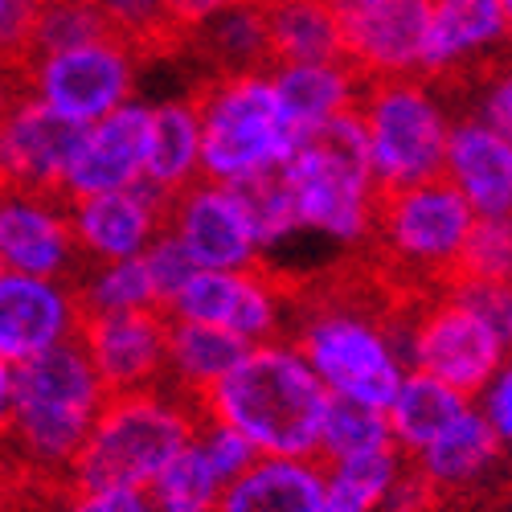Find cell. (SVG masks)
I'll return each instance as SVG.
<instances>
[{"mask_svg": "<svg viewBox=\"0 0 512 512\" xmlns=\"http://www.w3.org/2000/svg\"><path fill=\"white\" fill-rule=\"evenodd\" d=\"M279 173L291 189L300 230L324 234L336 246L369 242L381 189L373 181L365 136L353 111L304 132Z\"/></svg>", "mask_w": 512, "mask_h": 512, "instance_id": "8992f818", "label": "cell"}, {"mask_svg": "<svg viewBox=\"0 0 512 512\" xmlns=\"http://www.w3.org/2000/svg\"><path fill=\"white\" fill-rule=\"evenodd\" d=\"M234 5H242V0H168V17H173V25L189 37L193 29H201L205 21H213Z\"/></svg>", "mask_w": 512, "mask_h": 512, "instance_id": "7bdbcfd3", "label": "cell"}, {"mask_svg": "<svg viewBox=\"0 0 512 512\" xmlns=\"http://www.w3.org/2000/svg\"><path fill=\"white\" fill-rule=\"evenodd\" d=\"M82 316H103V312H140V308H160L156 287L148 279L144 259H119V263H91L78 271L74 283Z\"/></svg>", "mask_w": 512, "mask_h": 512, "instance_id": "f546056e", "label": "cell"}, {"mask_svg": "<svg viewBox=\"0 0 512 512\" xmlns=\"http://www.w3.org/2000/svg\"><path fill=\"white\" fill-rule=\"evenodd\" d=\"M402 451H377L345 463H320L324 467V488H320V508L316 512H377L386 500L390 484L402 472Z\"/></svg>", "mask_w": 512, "mask_h": 512, "instance_id": "f1b7e54d", "label": "cell"}, {"mask_svg": "<svg viewBox=\"0 0 512 512\" xmlns=\"http://www.w3.org/2000/svg\"><path fill=\"white\" fill-rule=\"evenodd\" d=\"M103 402V381L78 336H70L62 345L13 365V418L0 447L25 472L41 480H66Z\"/></svg>", "mask_w": 512, "mask_h": 512, "instance_id": "7a4b0ae2", "label": "cell"}, {"mask_svg": "<svg viewBox=\"0 0 512 512\" xmlns=\"http://www.w3.org/2000/svg\"><path fill=\"white\" fill-rule=\"evenodd\" d=\"M54 512H152L144 492H82L70 488V496Z\"/></svg>", "mask_w": 512, "mask_h": 512, "instance_id": "b9f144b4", "label": "cell"}, {"mask_svg": "<svg viewBox=\"0 0 512 512\" xmlns=\"http://www.w3.org/2000/svg\"><path fill=\"white\" fill-rule=\"evenodd\" d=\"M332 394L291 340H259L213 381L197 414L238 431L263 459H316Z\"/></svg>", "mask_w": 512, "mask_h": 512, "instance_id": "6da1fadb", "label": "cell"}, {"mask_svg": "<svg viewBox=\"0 0 512 512\" xmlns=\"http://www.w3.org/2000/svg\"><path fill=\"white\" fill-rule=\"evenodd\" d=\"M504 443L492 426L467 406L447 431H439L422 451H414L406 463L414 472L435 484V492H455V488H472L480 484L492 467L500 463Z\"/></svg>", "mask_w": 512, "mask_h": 512, "instance_id": "7402d4cb", "label": "cell"}, {"mask_svg": "<svg viewBox=\"0 0 512 512\" xmlns=\"http://www.w3.org/2000/svg\"><path fill=\"white\" fill-rule=\"evenodd\" d=\"M197 447H201V455L209 459V467L218 472V480L222 484H230V480H238L246 467L259 459L254 455V447L238 435V431H230V426H222V422H209V418H201L197 422Z\"/></svg>", "mask_w": 512, "mask_h": 512, "instance_id": "8d00e7d4", "label": "cell"}, {"mask_svg": "<svg viewBox=\"0 0 512 512\" xmlns=\"http://www.w3.org/2000/svg\"><path fill=\"white\" fill-rule=\"evenodd\" d=\"M9 418H13V365L0 361V443L9 435Z\"/></svg>", "mask_w": 512, "mask_h": 512, "instance_id": "ee69618b", "label": "cell"}, {"mask_svg": "<svg viewBox=\"0 0 512 512\" xmlns=\"http://www.w3.org/2000/svg\"><path fill=\"white\" fill-rule=\"evenodd\" d=\"M467 406H472V398L443 386L439 377L406 369L394 398H390V406H386V426H390V439L402 451V459H410L439 431H447Z\"/></svg>", "mask_w": 512, "mask_h": 512, "instance_id": "484cf974", "label": "cell"}, {"mask_svg": "<svg viewBox=\"0 0 512 512\" xmlns=\"http://www.w3.org/2000/svg\"><path fill=\"white\" fill-rule=\"evenodd\" d=\"M164 308L103 312L78 320V345L87 349L107 394H136L164 386Z\"/></svg>", "mask_w": 512, "mask_h": 512, "instance_id": "9a60e30c", "label": "cell"}, {"mask_svg": "<svg viewBox=\"0 0 512 512\" xmlns=\"http://www.w3.org/2000/svg\"><path fill=\"white\" fill-rule=\"evenodd\" d=\"M144 259V267H148V279H152V287H156V300H160V308L173 300V295L181 291V283L197 271L193 267V259L185 254V246L168 234V230H160L152 242H148V250L140 254Z\"/></svg>", "mask_w": 512, "mask_h": 512, "instance_id": "74e56055", "label": "cell"}, {"mask_svg": "<svg viewBox=\"0 0 512 512\" xmlns=\"http://www.w3.org/2000/svg\"><path fill=\"white\" fill-rule=\"evenodd\" d=\"M87 5H103V0H87Z\"/></svg>", "mask_w": 512, "mask_h": 512, "instance_id": "f6af8a7d", "label": "cell"}, {"mask_svg": "<svg viewBox=\"0 0 512 512\" xmlns=\"http://www.w3.org/2000/svg\"><path fill=\"white\" fill-rule=\"evenodd\" d=\"M377 189H402L439 177L451 111L422 74L365 78L353 103Z\"/></svg>", "mask_w": 512, "mask_h": 512, "instance_id": "ba28073f", "label": "cell"}, {"mask_svg": "<svg viewBox=\"0 0 512 512\" xmlns=\"http://www.w3.org/2000/svg\"><path fill=\"white\" fill-rule=\"evenodd\" d=\"M242 349H246L242 340L222 332V328L189 324V320H168V336H164V386L197 406L213 381H218L242 357Z\"/></svg>", "mask_w": 512, "mask_h": 512, "instance_id": "cb8c5ba5", "label": "cell"}, {"mask_svg": "<svg viewBox=\"0 0 512 512\" xmlns=\"http://www.w3.org/2000/svg\"><path fill=\"white\" fill-rule=\"evenodd\" d=\"M140 58L119 37L87 41L54 54H33L21 70V87L70 123H95L123 107L136 91Z\"/></svg>", "mask_w": 512, "mask_h": 512, "instance_id": "30bf717a", "label": "cell"}, {"mask_svg": "<svg viewBox=\"0 0 512 512\" xmlns=\"http://www.w3.org/2000/svg\"><path fill=\"white\" fill-rule=\"evenodd\" d=\"M324 488L320 459H254L230 480L213 512H316Z\"/></svg>", "mask_w": 512, "mask_h": 512, "instance_id": "603a6c76", "label": "cell"}, {"mask_svg": "<svg viewBox=\"0 0 512 512\" xmlns=\"http://www.w3.org/2000/svg\"><path fill=\"white\" fill-rule=\"evenodd\" d=\"M439 177L472 205L476 218H508L512 209V136L459 115L447 127Z\"/></svg>", "mask_w": 512, "mask_h": 512, "instance_id": "ffe728a7", "label": "cell"}, {"mask_svg": "<svg viewBox=\"0 0 512 512\" xmlns=\"http://www.w3.org/2000/svg\"><path fill=\"white\" fill-rule=\"evenodd\" d=\"M78 295L70 279H41L0 267V361L21 365L78 336Z\"/></svg>", "mask_w": 512, "mask_h": 512, "instance_id": "ac0fdd59", "label": "cell"}, {"mask_svg": "<svg viewBox=\"0 0 512 512\" xmlns=\"http://www.w3.org/2000/svg\"><path fill=\"white\" fill-rule=\"evenodd\" d=\"M201 132V177L218 185H242L287 164L300 132L283 115L271 74H213L193 95Z\"/></svg>", "mask_w": 512, "mask_h": 512, "instance_id": "52a82bcc", "label": "cell"}, {"mask_svg": "<svg viewBox=\"0 0 512 512\" xmlns=\"http://www.w3.org/2000/svg\"><path fill=\"white\" fill-rule=\"evenodd\" d=\"M476 226V213L443 177L381 189L373 209L369 263L386 287L406 295L439 291L455 279L463 242Z\"/></svg>", "mask_w": 512, "mask_h": 512, "instance_id": "5b68a950", "label": "cell"}, {"mask_svg": "<svg viewBox=\"0 0 512 512\" xmlns=\"http://www.w3.org/2000/svg\"><path fill=\"white\" fill-rule=\"evenodd\" d=\"M222 480L201 455L197 439L185 443V451L156 476V484L144 492L152 512H213L222 496Z\"/></svg>", "mask_w": 512, "mask_h": 512, "instance_id": "1f68e13d", "label": "cell"}, {"mask_svg": "<svg viewBox=\"0 0 512 512\" xmlns=\"http://www.w3.org/2000/svg\"><path fill=\"white\" fill-rule=\"evenodd\" d=\"M0 267L41 279H74L82 271L58 193L0 185Z\"/></svg>", "mask_w": 512, "mask_h": 512, "instance_id": "5bb4252c", "label": "cell"}, {"mask_svg": "<svg viewBox=\"0 0 512 512\" xmlns=\"http://www.w3.org/2000/svg\"><path fill=\"white\" fill-rule=\"evenodd\" d=\"M435 484H426L410 463H402V472H398V480L390 484V492H386V500H381V508L377 512H431V504H435Z\"/></svg>", "mask_w": 512, "mask_h": 512, "instance_id": "60d3db41", "label": "cell"}, {"mask_svg": "<svg viewBox=\"0 0 512 512\" xmlns=\"http://www.w3.org/2000/svg\"><path fill=\"white\" fill-rule=\"evenodd\" d=\"M336 33L340 58L361 78L418 74L431 0H324Z\"/></svg>", "mask_w": 512, "mask_h": 512, "instance_id": "4fadbf2b", "label": "cell"}, {"mask_svg": "<svg viewBox=\"0 0 512 512\" xmlns=\"http://www.w3.org/2000/svg\"><path fill=\"white\" fill-rule=\"evenodd\" d=\"M480 87H476V103H472V119L496 127V132L512 136V82H508V66L504 62H488L476 70Z\"/></svg>", "mask_w": 512, "mask_h": 512, "instance_id": "f35d334b", "label": "cell"}, {"mask_svg": "<svg viewBox=\"0 0 512 512\" xmlns=\"http://www.w3.org/2000/svg\"><path fill=\"white\" fill-rule=\"evenodd\" d=\"M512 0H431L426 37L418 54V74L443 82H463L472 70L488 66V54L508 41Z\"/></svg>", "mask_w": 512, "mask_h": 512, "instance_id": "e0dca14e", "label": "cell"}, {"mask_svg": "<svg viewBox=\"0 0 512 512\" xmlns=\"http://www.w3.org/2000/svg\"><path fill=\"white\" fill-rule=\"evenodd\" d=\"M164 201L168 197H160L144 181L132 189L66 201L70 234L82 263H119L144 254L148 242L164 230Z\"/></svg>", "mask_w": 512, "mask_h": 512, "instance_id": "d6986e66", "label": "cell"}, {"mask_svg": "<svg viewBox=\"0 0 512 512\" xmlns=\"http://www.w3.org/2000/svg\"><path fill=\"white\" fill-rule=\"evenodd\" d=\"M271 87L275 99L283 107V115L291 119L295 132H312V127L353 111L357 95H361V74L345 62H295V66H271Z\"/></svg>", "mask_w": 512, "mask_h": 512, "instance_id": "44dd1931", "label": "cell"}, {"mask_svg": "<svg viewBox=\"0 0 512 512\" xmlns=\"http://www.w3.org/2000/svg\"><path fill=\"white\" fill-rule=\"evenodd\" d=\"M295 349L304 353L332 398L386 410L406 373L402 308L369 304L361 295H324L300 312Z\"/></svg>", "mask_w": 512, "mask_h": 512, "instance_id": "277c9868", "label": "cell"}, {"mask_svg": "<svg viewBox=\"0 0 512 512\" xmlns=\"http://www.w3.org/2000/svg\"><path fill=\"white\" fill-rule=\"evenodd\" d=\"M46 0H0V74H17L33 58V29Z\"/></svg>", "mask_w": 512, "mask_h": 512, "instance_id": "d590c367", "label": "cell"}, {"mask_svg": "<svg viewBox=\"0 0 512 512\" xmlns=\"http://www.w3.org/2000/svg\"><path fill=\"white\" fill-rule=\"evenodd\" d=\"M508 275H512V226H508V218H476L472 234L463 242L455 279L508 283Z\"/></svg>", "mask_w": 512, "mask_h": 512, "instance_id": "e575fe53", "label": "cell"}, {"mask_svg": "<svg viewBox=\"0 0 512 512\" xmlns=\"http://www.w3.org/2000/svg\"><path fill=\"white\" fill-rule=\"evenodd\" d=\"M512 336L492 328L451 287L410 295L402 308V357L406 369L431 373L443 386L472 398L484 381L508 365Z\"/></svg>", "mask_w": 512, "mask_h": 512, "instance_id": "9c48e42d", "label": "cell"}, {"mask_svg": "<svg viewBox=\"0 0 512 512\" xmlns=\"http://www.w3.org/2000/svg\"><path fill=\"white\" fill-rule=\"evenodd\" d=\"M103 37H115V29L99 5H87V0H46L33 29V54L87 46V41H103Z\"/></svg>", "mask_w": 512, "mask_h": 512, "instance_id": "836d02e7", "label": "cell"}, {"mask_svg": "<svg viewBox=\"0 0 512 512\" xmlns=\"http://www.w3.org/2000/svg\"><path fill=\"white\" fill-rule=\"evenodd\" d=\"M164 230L173 234L197 271H250L259 267V238L230 185L197 177L164 201Z\"/></svg>", "mask_w": 512, "mask_h": 512, "instance_id": "7c38bea8", "label": "cell"}, {"mask_svg": "<svg viewBox=\"0 0 512 512\" xmlns=\"http://www.w3.org/2000/svg\"><path fill=\"white\" fill-rule=\"evenodd\" d=\"M148 115H152V107L127 99L111 115L82 127V140L58 181V197L78 201V197L140 185L144 152H148Z\"/></svg>", "mask_w": 512, "mask_h": 512, "instance_id": "2e32d148", "label": "cell"}, {"mask_svg": "<svg viewBox=\"0 0 512 512\" xmlns=\"http://www.w3.org/2000/svg\"><path fill=\"white\" fill-rule=\"evenodd\" d=\"M246 209L250 218V230L259 238L263 250L271 246H283L287 238L300 234V218H295V201H291V189L283 181V173H263L254 181H242V185H230Z\"/></svg>", "mask_w": 512, "mask_h": 512, "instance_id": "d6a6232c", "label": "cell"}, {"mask_svg": "<svg viewBox=\"0 0 512 512\" xmlns=\"http://www.w3.org/2000/svg\"><path fill=\"white\" fill-rule=\"evenodd\" d=\"M472 410L500 435V443H508V435H512V373H508V365L496 369L472 394Z\"/></svg>", "mask_w": 512, "mask_h": 512, "instance_id": "ab89813d", "label": "cell"}, {"mask_svg": "<svg viewBox=\"0 0 512 512\" xmlns=\"http://www.w3.org/2000/svg\"><path fill=\"white\" fill-rule=\"evenodd\" d=\"M291 295L263 267L250 271H193L181 291L164 304L168 320L209 324L238 336L242 345L275 340L283 332Z\"/></svg>", "mask_w": 512, "mask_h": 512, "instance_id": "8fae6325", "label": "cell"}, {"mask_svg": "<svg viewBox=\"0 0 512 512\" xmlns=\"http://www.w3.org/2000/svg\"><path fill=\"white\" fill-rule=\"evenodd\" d=\"M197 422V406L168 386L107 394L66 484L82 492H148L197 435Z\"/></svg>", "mask_w": 512, "mask_h": 512, "instance_id": "3957f363", "label": "cell"}, {"mask_svg": "<svg viewBox=\"0 0 512 512\" xmlns=\"http://www.w3.org/2000/svg\"><path fill=\"white\" fill-rule=\"evenodd\" d=\"M259 9L267 25L271 66L340 58V33L324 0H259Z\"/></svg>", "mask_w": 512, "mask_h": 512, "instance_id": "4316f807", "label": "cell"}, {"mask_svg": "<svg viewBox=\"0 0 512 512\" xmlns=\"http://www.w3.org/2000/svg\"><path fill=\"white\" fill-rule=\"evenodd\" d=\"M201 177V132L193 99L160 103L148 115V152H144V185L160 197H173Z\"/></svg>", "mask_w": 512, "mask_h": 512, "instance_id": "d4e9b609", "label": "cell"}, {"mask_svg": "<svg viewBox=\"0 0 512 512\" xmlns=\"http://www.w3.org/2000/svg\"><path fill=\"white\" fill-rule=\"evenodd\" d=\"M390 447H394V439H390V426H386V410H373V406H361V402H345V398L328 402L316 459L345 463V459L377 455V451H390Z\"/></svg>", "mask_w": 512, "mask_h": 512, "instance_id": "4dcf8cb0", "label": "cell"}, {"mask_svg": "<svg viewBox=\"0 0 512 512\" xmlns=\"http://www.w3.org/2000/svg\"><path fill=\"white\" fill-rule=\"evenodd\" d=\"M189 41L213 66V74H246V70H267L271 66L267 25H263L259 0H242V5L218 13L201 29H193Z\"/></svg>", "mask_w": 512, "mask_h": 512, "instance_id": "83f0119b", "label": "cell"}]
</instances>
